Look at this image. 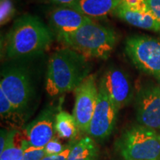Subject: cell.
Instances as JSON below:
<instances>
[{
	"label": "cell",
	"mask_w": 160,
	"mask_h": 160,
	"mask_svg": "<svg viewBox=\"0 0 160 160\" xmlns=\"http://www.w3.org/2000/svg\"><path fill=\"white\" fill-rule=\"evenodd\" d=\"M49 21L59 37L71 34L92 20L71 8L59 7L51 12Z\"/></svg>",
	"instance_id": "7c38bea8"
},
{
	"label": "cell",
	"mask_w": 160,
	"mask_h": 160,
	"mask_svg": "<svg viewBox=\"0 0 160 160\" xmlns=\"http://www.w3.org/2000/svg\"><path fill=\"white\" fill-rule=\"evenodd\" d=\"M57 112L50 107L42 112L23 130L22 135L31 146L44 148L55 137V119Z\"/></svg>",
	"instance_id": "30bf717a"
},
{
	"label": "cell",
	"mask_w": 160,
	"mask_h": 160,
	"mask_svg": "<svg viewBox=\"0 0 160 160\" xmlns=\"http://www.w3.org/2000/svg\"><path fill=\"white\" fill-rule=\"evenodd\" d=\"M79 130L77 121L73 115L64 111L57 112L55 119V132L58 137L73 140L77 137Z\"/></svg>",
	"instance_id": "e0dca14e"
},
{
	"label": "cell",
	"mask_w": 160,
	"mask_h": 160,
	"mask_svg": "<svg viewBox=\"0 0 160 160\" xmlns=\"http://www.w3.org/2000/svg\"><path fill=\"white\" fill-rule=\"evenodd\" d=\"M120 5L133 11L145 12L148 11L145 0H122Z\"/></svg>",
	"instance_id": "7402d4cb"
},
{
	"label": "cell",
	"mask_w": 160,
	"mask_h": 160,
	"mask_svg": "<svg viewBox=\"0 0 160 160\" xmlns=\"http://www.w3.org/2000/svg\"><path fill=\"white\" fill-rule=\"evenodd\" d=\"M74 142H70L68 145H66L65 148L62 153L59 154L45 156L41 160H67L68 157L70 154V152L71 151L72 146Z\"/></svg>",
	"instance_id": "603a6c76"
},
{
	"label": "cell",
	"mask_w": 160,
	"mask_h": 160,
	"mask_svg": "<svg viewBox=\"0 0 160 160\" xmlns=\"http://www.w3.org/2000/svg\"><path fill=\"white\" fill-rule=\"evenodd\" d=\"M0 114L1 119L12 127H20L22 123V116L18 113L5 93L0 90Z\"/></svg>",
	"instance_id": "ac0fdd59"
},
{
	"label": "cell",
	"mask_w": 160,
	"mask_h": 160,
	"mask_svg": "<svg viewBox=\"0 0 160 160\" xmlns=\"http://www.w3.org/2000/svg\"><path fill=\"white\" fill-rule=\"evenodd\" d=\"M113 13L120 19L136 27L149 31H160V23L149 10L145 12L133 11L119 5L113 11Z\"/></svg>",
	"instance_id": "5bb4252c"
},
{
	"label": "cell",
	"mask_w": 160,
	"mask_h": 160,
	"mask_svg": "<svg viewBox=\"0 0 160 160\" xmlns=\"http://www.w3.org/2000/svg\"><path fill=\"white\" fill-rule=\"evenodd\" d=\"M67 48L85 57L105 59L114 48L117 35L112 29L91 21L69 35L58 37Z\"/></svg>",
	"instance_id": "3957f363"
},
{
	"label": "cell",
	"mask_w": 160,
	"mask_h": 160,
	"mask_svg": "<svg viewBox=\"0 0 160 160\" xmlns=\"http://www.w3.org/2000/svg\"><path fill=\"white\" fill-rule=\"evenodd\" d=\"M53 42V33L39 18L23 15L15 21L6 38L8 59H23L39 55Z\"/></svg>",
	"instance_id": "7a4b0ae2"
},
{
	"label": "cell",
	"mask_w": 160,
	"mask_h": 160,
	"mask_svg": "<svg viewBox=\"0 0 160 160\" xmlns=\"http://www.w3.org/2000/svg\"><path fill=\"white\" fill-rule=\"evenodd\" d=\"M66 145H63L61 143V142L59 139V137H54L44 148L45 155L50 156L59 154L65 150Z\"/></svg>",
	"instance_id": "44dd1931"
},
{
	"label": "cell",
	"mask_w": 160,
	"mask_h": 160,
	"mask_svg": "<svg viewBox=\"0 0 160 160\" xmlns=\"http://www.w3.org/2000/svg\"><path fill=\"white\" fill-rule=\"evenodd\" d=\"M0 90L22 116L33 96L31 79L28 71L21 67L10 68L2 72Z\"/></svg>",
	"instance_id": "8992f818"
},
{
	"label": "cell",
	"mask_w": 160,
	"mask_h": 160,
	"mask_svg": "<svg viewBox=\"0 0 160 160\" xmlns=\"http://www.w3.org/2000/svg\"><path fill=\"white\" fill-rule=\"evenodd\" d=\"M87 59L69 48L58 50L48 62L45 89L50 97H57L75 91L88 76Z\"/></svg>",
	"instance_id": "6da1fadb"
},
{
	"label": "cell",
	"mask_w": 160,
	"mask_h": 160,
	"mask_svg": "<svg viewBox=\"0 0 160 160\" xmlns=\"http://www.w3.org/2000/svg\"><path fill=\"white\" fill-rule=\"evenodd\" d=\"M45 156V149L33 147L26 140L22 160H41Z\"/></svg>",
	"instance_id": "ffe728a7"
},
{
	"label": "cell",
	"mask_w": 160,
	"mask_h": 160,
	"mask_svg": "<svg viewBox=\"0 0 160 160\" xmlns=\"http://www.w3.org/2000/svg\"><path fill=\"white\" fill-rule=\"evenodd\" d=\"M122 0H78L70 6L88 17L100 18L113 12Z\"/></svg>",
	"instance_id": "4fadbf2b"
},
{
	"label": "cell",
	"mask_w": 160,
	"mask_h": 160,
	"mask_svg": "<svg viewBox=\"0 0 160 160\" xmlns=\"http://www.w3.org/2000/svg\"><path fill=\"white\" fill-rule=\"evenodd\" d=\"M135 106L139 125L160 130V86L149 83L142 87L136 97Z\"/></svg>",
	"instance_id": "9c48e42d"
},
{
	"label": "cell",
	"mask_w": 160,
	"mask_h": 160,
	"mask_svg": "<svg viewBox=\"0 0 160 160\" xmlns=\"http://www.w3.org/2000/svg\"><path fill=\"white\" fill-rule=\"evenodd\" d=\"M158 80H159V86H160V77L159 78V79H157Z\"/></svg>",
	"instance_id": "4316f807"
},
{
	"label": "cell",
	"mask_w": 160,
	"mask_h": 160,
	"mask_svg": "<svg viewBox=\"0 0 160 160\" xmlns=\"http://www.w3.org/2000/svg\"><path fill=\"white\" fill-rule=\"evenodd\" d=\"M52 2L60 5V7H70L77 2L78 0H51Z\"/></svg>",
	"instance_id": "484cf974"
},
{
	"label": "cell",
	"mask_w": 160,
	"mask_h": 160,
	"mask_svg": "<svg viewBox=\"0 0 160 160\" xmlns=\"http://www.w3.org/2000/svg\"><path fill=\"white\" fill-rule=\"evenodd\" d=\"M148 8L160 23V0H145Z\"/></svg>",
	"instance_id": "cb8c5ba5"
},
{
	"label": "cell",
	"mask_w": 160,
	"mask_h": 160,
	"mask_svg": "<svg viewBox=\"0 0 160 160\" xmlns=\"http://www.w3.org/2000/svg\"><path fill=\"white\" fill-rule=\"evenodd\" d=\"M119 110L99 83L97 103L88 133L97 139L108 137L114 129Z\"/></svg>",
	"instance_id": "ba28073f"
},
{
	"label": "cell",
	"mask_w": 160,
	"mask_h": 160,
	"mask_svg": "<svg viewBox=\"0 0 160 160\" xmlns=\"http://www.w3.org/2000/svg\"><path fill=\"white\" fill-rule=\"evenodd\" d=\"M26 139L18 130H9L5 148L0 153V160H22Z\"/></svg>",
	"instance_id": "9a60e30c"
},
{
	"label": "cell",
	"mask_w": 160,
	"mask_h": 160,
	"mask_svg": "<svg viewBox=\"0 0 160 160\" xmlns=\"http://www.w3.org/2000/svg\"><path fill=\"white\" fill-rule=\"evenodd\" d=\"M112 101L119 109L128 105L133 97V88L128 76L122 70L109 68L100 80Z\"/></svg>",
	"instance_id": "8fae6325"
},
{
	"label": "cell",
	"mask_w": 160,
	"mask_h": 160,
	"mask_svg": "<svg viewBox=\"0 0 160 160\" xmlns=\"http://www.w3.org/2000/svg\"><path fill=\"white\" fill-rule=\"evenodd\" d=\"M9 130L2 129L1 134H0V153L5 148L6 144L8 141V137Z\"/></svg>",
	"instance_id": "d4e9b609"
},
{
	"label": "cell",
	"mask_w": 160,
	"mask_h": 160,
	"mask_svg": "<svg viewBox=\"0 0 160 160\" xmlns=\"http://www.w3.org/2000/svg\"><path fill=\"white\" fill-rule=\"evenodd\" d=\"M99 148L91 137H86L73 143L67 160H98Z\"/></svg>",
	"instance_id": "2e32d148"
},
{
	"label": "cell",
	"mask_w": 160,
	"mask_h": 160,
	"mask_svg": "<svg viewBox=\"0 0 160 160\" xmlns=\"http://www.w3.org/2000/svg\"><path fill=\"white\" fill-rule=\"evenodd\" d=\"M125 52L140 71L160 77V39L135 35L126 40Z\"/></svg>",
	"instance_id": "5b68a950"
},
{
	"label": "cell",
	"mask_w": 160,
	"mask_h": 160,
	"mask_svg": "<svg viewBox=\"0 0 160 160\" xmlns=\"http://www.w3.org/2000/svg\"><path fill=\"white\" fill-rule=\"evenodd\" d=\"M16 10L13 0H0V24L5 25L14 17Z\"/></svg>",
	"instance_id": "d6986e66"
},
{
	"label": "cell",
	"mask_w": 160,
	"mask_h": 160,
	"mask_svg": "<svg viewBox=\"0 0 160 160\" xmlns=\"http://www.w3.org/2000/svg\"><path fill=\"white\" fill-rule=\"evenodd\" d=\"M74 91L75 104L73 116L80 131L88 133L99 94V86L97 85L96 76L89 74Z\"/></svg>",
	"instance_id": "52a82bcc"
},
{
	"label": "cell",
	"mask_w": 160,
	"mask_h": 160,
	"mask_svg": "<svg viewBox=\"0 0 160 160\" xmlns=\"http://www.w3.org/2000/svg\"><path fill=\"white\" fill-rule=\"evenodd\" d=\"M115 146L124 160H160V134L141 125L126 130Z\"/></svg>",
	"instance_id": "277c9868"
}]
</instances>
